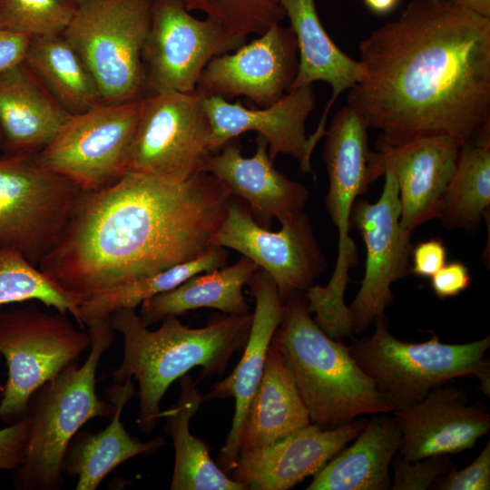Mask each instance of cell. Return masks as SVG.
Listing matches in <instances>:
<instances>
[{"instance_id":"cell-2","label":"cell","mask_w":490,"mask_h":490,"mask_svg":"<svg viewBox=\"0 0 490 490\" xmlns=\"http://www.w3.org/2000/svg\"><path fill=\"white\" fill-rule=\"evenodd\" d=\"M231 199L207 172L179 182L126 172L106 188L82 191L38 268L83 300L199 256Z\"/></svg>"},{"instance_id":"cell-39","label":"cell","mask_w":490,"mask_h":490,"mask_svg":"<svg viewBox=\"0 0 490 490\" xmlns=\"http://www.w3.org/2000/svg\"><path fill=\"white\" fill-rule=\"evenodd\" d=\"M446 248L439 238L419 242L412 247L409 272L420 278H431L446 263Z\"/></svg>"},{"instance_id":"cell-41","label":"cell","mask_w":490,"mask_h":490,"mask_svg":"<svg viewBox=\"0 0 490 490\" xmlns=\"http://www.w3.org/2000/svg\"><path fill=\"white\" fill-rule=\"evenodd\" d=\"M32 37L14 32L0 21V74L22 64Z\"/></svg>"},{"instance_id":"cell-25","label":"cell","mask_w":490,"mask_h":490,"mask_svg":"<svg viewBox=\"0 0 490 490\" xmlns=\"http://www.w3.org/2000/svg\"><path fill=\"white\" fill-rule=\"evenodd\" d=\"M280 5L290 23L299 50V70L291 90L322 81L328 83L332 95L328 102L317 129L321 138L326 132L328 114L339 96L361 81L364 69L342 52L323 27L315 0H280Z\"/></svg>"},{"instance_id":"cell-29","label":"cell","mask_w":490,"mask_h":490,"mask_svg":"<svg viewBox=\"0 0 490 490\" xmlns=\"http://www.w3.org/2000/svg\"><path fill=\"white\" fill-rule=\"evenodd\" d=\"M181 393L176 404L162 412L166 432L172 436L175 461L172 490H246L214 463L207 444L190 432V420L204 397L188 375L180 377Z\"/></svg>"},{"instance_id":"cell-43","label":"cell","mask_w":490,"mask_h":490,"mask_svg":"<svg viewBox=\"0 0 490 490\" xmlns=\"http://www.w3.org/2000/svg\"><path fill=\"white\" fill-rule=\"evenodd\" d=\"M365 5L377 15H386L394 11L399 0H363Z\"/></svg>"},{"instance_id":"cell-45","label":"cell","mask_w":490,"mask_h":490,"mask_svg":"<svg viewBox=\"0 0 490 490\" xmlns=\"http://www.w3.org/2000/svg\"><path fill=\"white\" fill-rule=\"evenodd\" d=\"M3 154V150H2V136H1V132H0V156Z\"/></svg>"},{"instance_id":"cell-23","label":"cell","mask_w":490,"mask_h":490,"mask_svg":"<svg viewBox=\"0 0 490 490\" xmlns=\"http://www.w3.org/2000/svg\"><path fill=\"white\" fill-rule=\"evenodd\" d=\"M73 113L22 64L0 74L3 154H37Z\"/></svg>"},{"instance_id":"cell-12","label":"cell","mask_w":490,"mask_h":490,"mask_svg":"<svg viewBox=\"0 0 490 490\" xmlns=\"http://www.w3.org/2000/svg\"><path fill=\"white\" fill-rule=\"evenodd\" d=\"M142 101L99 102L70 116L38 162L83 191L106 188L127 172V159Z\"/></svg>"},{"instance_id":"cell-31","label":"cell","mask_w":490,"mask_h":490,"mask_svg":"<svg viewBox=\"0 0 490 490\" xmlns=\"http://www.w3.org/2000/svg\"><path fill=\"white\" fill-rule=\"evenodd\" d=\"M228 256L226 248L210 246L193 260L84 299L79 305L81 326L109 321L112 314L122 309H135L145 299L169 291L197 274L225 266Z\"/></svg>"},{"instance_id":"cell-17","label":"cell","mask_w":490,"mask_h":490,"mask_svg":"<svg viewBox=\"0 0 490 490\" xmlns=\"http://www.w3.org/2000/svg\"><path fill=\"white\" fill-rule=\"evenodd\" d=\"M299 70V50L290 27L280 23L239 49L213 57L196 90L226 101L244 97L269 106L291 90Z\"/></svg>"},{"instance_id":"cell-21","label":"cell","mask_w":490,"mask_h":490,"mask_svg":"<svg viewBox=\"0 0 490 490\" xmlns=\"http://www.w3.org/2000/svg\"><path fill=\"white\" fill-rule=\"evenodd\" d=\"M237 138L209 155L203 172L214 176L232 197L246 201L254 220L270 229L302 211L309 196L307 187L288 178L273 164L266 139L258 134L256 151L250 157L241 153Z\"/></svg>"},{"instance_id":"cell-3","label":"cell","mask_w":490,"mask_h":490,"mask_svg":"<svg viewBox=\"0 0 490 490\" xmlns=\"http://www.w3.org/2000/svg\"><path fill=\"white\" fill-rule=\"evenodd\" d=\"M252 313L222 315L201 328L184 326L177 316H167L155 330L148 328L134 309L112 314L111 325L123 339V357L112 372L116 383L132 377L139 384L141 430L150 433L161 418V401L169 387L195 367L200 378L224 373L232 355L244 348Z\"/></svg>"},{"instance_id":"cell-36","label":"cell","mask_w":490,"mask_h":490,"mask_svg":"<svg viewBox=\"0 0 490 490\" xmlns=\"http://www.w3.org/2000/svg\"><path fill=\"white\" fill-rule=\"evenodd\" d=\"M392 490H426L456 466L449 455L432 456L409 461L400 456L392 460Z\"/></svg>"},{"instance_id":"cell-14","label":"cell","mask_w":490,"mask_h":490,"mask_svg":"<svg viewBox=\"0 0 490 490\" xmlns=\"http://www.w3.org/2000/svg\"><path fill=\"white\" fill-rule=\"evenodd\" d=\"M272 231L260 226L247 204L230 200L211 246L231 249L267 272L284 302L295 291H306L328 263L305 211H299Z\"/></svg>"},{"instance_id":"cell-1","label":"cell","mask_w":490,"mask_h":490,"mask_svg":"<svg viewBox=\"0 0 490 490\" xmlns=\"http://www.w3.org/2000/svg\"><path fill=\"white\" fill-rule=\"evenodd\" d=\"M349 106L377 142L427 136L490 144V17L448 0H412L359 44Z\"/></svg>"},{"instance_id":"cell-22","label":"cell","mask_w":490,"mask_h":490,"mask_svg":"<svg viewBox=\"0 0 490 490\" xmlns=\"http://www.w3.org/2000/svg\"><path fill=\"white\" fill-rule=\"evenodd\" d=\"M248 285L255 299V309L244 353L233 371L215 383L211 391L203 397L206 400L235 399L232 424L218 459V466L225 473L235 467L248 407L261 379L272 337L284 314V302L279 298L275 282L267 272L258 268Z\"/></svg>"},{"instance_id":"cell-16","label":"cell","mask_w":490,"mask_h":490,"mask_svg":"<svg viewBox=\"0 0 490 490\" xmlns=\"http://www.w3.org/2000/svg\"><path fill=\"white\" fill-rule=\"evenodd\" d=\"M369 151L368 181L394 174L400 200V224L410 236L428 220L439 219L443 199L459 159L461 145L446 136L419 137L399 143L377 142Z\"/></svg>"},{"instance_id":"cell-44","label":"cell","mask_w":490,"mask_h":490,"mask_svg":"<svg viewBox=\"0 0 490 490\" xmlns=\"http://www.w3.org/2000/svg\"><path fill=\"white\" fill-rule=\"evenodd\" d=\"M68 1L77 7L78 5H80L81 4H83V3H84V2H86L88 0H68Z\"/></svg>"},{"instance_id":"cell-38","label":"cell","mask_w":490,"mask_h":490,"mask_svg":"<svg viewBox=\"0 0 490 490\" xmlns=\"http://www.w3.org/2000/svg\"><path fill=\"white\" fill-rule=\"evenodd\" d=\"M29 424L21 420L0 429V472L15 470L24 461Z\"/></svg>"},{"instance_id":"cell-34","label":"cell","mask_w":490,"mask_h":490,"mask_svg":"<svg viewBox=\"0 0 490 490\" xmlns=\"http://www.w3.org/2000/svg\"><path fill=\"white\" fill-rule=\"evenodd\" d=\"M230 30L249 36L261 34L286 16L280 0H181Z\"/></svg>"},{"instance_id":"cell-26","label":"cell","mask_w":490,"mask_h":490,"mask_svg":"<svg viewBox=\"0 0 490 490\" xmlns=\"http://www.w3.org/2000/svg\"><path fill=\"white\" fill-rule=\"evenodd\" d=\"M385 414L367 421L354 443L313 475L306 489H390L389 467L400 446L401 429L394 416Z\"/></svg>"},{"instance_id":"cell-40","label":"cell","mask_w":490,"mask_h":490,"mask_svg":"<svg viewBox=\"0 0 490 490\" xmlns=\"http://www.w3.org/2000/svg\"><path fill=\"white\" fill-rule=\"evenodd\" d=\"M468 268L459 260L446 263L430 278V285L435 295L440 299L456 297L471 284Z\"/></svg>"},{"instance_id":"cell-4","label":"cell","mask_w":490,"mask_h":490,"mask_svg":"<svg viewBox=\"0 0 490 490\" xmlns=\"http://www.w3.org/2000/svg\"><path fill=\"white\" fill-rule=\"evenodd\" d=\"M271 344L294 377L310 423L332 429L362 415L393 411L348 347L329 338L311 318L305 291H295L284 301Z\"/></svg>"},{"instance_id":"cell-42","label":"cell","mask_w":490,"mask_h":490,"mask_svg":"<svg viewBox=\"0 0 490 490\" xmlns=\"http://www.w3.org/2000/svg\"><path fill=\"white\" fill-rule=\"evenodd\" d=\"M450 3L472 11L482 16L490 17V0H448Z\"/></svg>"},{"instance_id":"cell-27","label":"cell","mask_w":490,"mask_h":490,"mask_svg":"<svg viewBox=\"0 0 490 490\" xmlns=\"http://www.w3.org/2000/svg\"><path fill=\"white\" fill-rule=\"evenodd\" d=\"M310 424L294 377L270 343L263 374L248 407L240 452L271 445Z\"/></svg>"},{"instance_id":"cell-9","label":"cell","mask_w":490,"mask_h":490,"mask_svg":"<svg viewBox=\"0 0 490 490\" xmlns=\"http://www.w3.org/2000/svg\"><path fill=\"white\" fill-rule=\"evenodd\" d=\"M90 346L89 333L76 328L67 314L34 304L0 311V355L7 367L0 420L11 425L24 418L32 394L79 361Z\"/></svg>"},{"instance_id":"cell-32","label":"cell","mask_w":490,"mask_h":490,"mask_svg":"<svg viewBox=\"0 0 490 490\" xmlns=\"http://www.w3.org/2000/svg\"><path fill=\"white\" fill-rule=\"evenodd\" d=\"M490 205V144L461 145L439 220L448 229L476 230Z\"/></svg>"},{"instance_id":"cell-13","label":"cell","mask_w":490,"mask_h":490,"mask_svg":"<svg viewBox=\"0 0 490 490\" xmlns=\"http://www.w3.org/2000/svg\"><path fill=\"white\" fill-rule=\"evenodd\" d=\"M247 40L211 17L196 18L181 0H153L142 48L145 96L195 91L213 57L239 49Z\"/></svg>"},{"instance_id":"cell-11","label":"cell","mask_w":490,"mask_h":490,"mask_svg":"<svg viewBox=\"0 0 490 490\" xmlns=\"http://www.w3.org/2000/svg\"><path fill=\"white\" fill-rule=\"evenodd\" d=\"M211 125L204 96L162 92L142 98L127 159V172L183 181L203 172Z\"/></svg>"},{"instance_id":"cell-19","label":"cell","mask_w":490,"mask_h":490,"mask_svg":"<svg viewBox=\"0 0 490 490\" xmlns=\"http://www.w3.org/2000/svg\"><path fill=\"white\" fill-rule=\"evenodd\" d=\"M366 423L354 419L332 429L310 423L267 446L241 450L232 479L250 490H288L319 471Z\"/></svg>"},{"instance_id":"cell-15","label":"cell","mask_w":490,"mask_h":490,"mask_svg":"<svg viewBox=\"0 0 490 490\" xmlns=\"http://www.w3.org/2000/svg\"><path fill=\"white\" fill-rule=\"evenodd\" d=\"M379 199L370 202L357 199L351 227L360 233L366 246L364 277L358 292L348 307L353 333L367 331L375 319L394 302L391 286L409 273L412 236L400 224V200L397 180L387 172Z\"/></svg>"},{"instance_id":"cell-37","label":"cell","mask_w":490,"mask_h":490,"mask_svg":"<svg viewBox=\"0 0 490 490\" xmlns=\"http://www.w3.org/2000/svg\"><path fill=\"white\" fill-rule=\"evenodd\" d=\"M431 490H489L490 489V442L467 466L456 470V466L441 475Z\"/></svg>"},{"instance_id":"cell-8","label":"cell","mask_w":490,"mask_h":490,"mask_svg":"<svg viewBox=\"0 0 490 490\" xmlns=\"http://www.w3.org/2000/svg\"><path fill=\"white\" fill-rule=\"evenodd\" d=\"M153 0H88L76 7L62 36L92 74L101 102L145 96L142 48Z\"/></svg>"},{"instance_id":"cell-28","label":"cell","mask_w":490,"mask_h":490,"mask_svg":"<svg viewBox=\"0 0 490 490\" xmlns=\"http://www.w3.org/2000/svg\"><path fill=\"white\" fill-rule=\"evenodd\" d=\"M257 270L252 260L241 255L230 266L197 274L169 291L145 299L140 317L149 327L167 316L200 308L216 309L228 315L250 313L242 289Z\"/></svg>"},{"instance_id":"cell-5","label":"cell","mask_w":490,"mask_h":490,"mask_svg":"<svg viewBox=\"0 0 490 490\" xmlns=\"http://www.w3.org/2000/svg\"><path fill=\"white\" fill-rule=\"evenodd\" d=\"M114 332L110 320L90 327L91 351L84 363L69 364L30 397L24 414L29 424L26 454L13 476L15 489H62V462L73 437L87 421L113 416V405L98 397L95 383Z\"/></svg>"},{"instance_id":"cell-30","label":"cell","mask_w":490,"mask_h":490,"mask_svg":"<svg viewBox=\"0 0 490 490\" xmlns=\"http://www.w3.org/2000/svg\"><path fill=\"white\" fill-rule=\"evenodd\" d=\"M24 63L70 113H83L101 102L92 74L62 35L32 38Z\"/></svg>"},{"instance_id":"cell-24","label":"cell","mask_w":490,"mask_h":490,"mask_svg":"<svg viewBox=\"0 0 490 490\" xmlns=\"http://www.w3.org/2000/svg\"><path fill=\"white\" fill-rule=\"evenodd\" d=\"M136 395L132 378L111 386L106 397L113 405L114 412L109 425L98 433L88 430L76 433L69 443L62 462V473L77 476L75 490H95L105 476L123 462L166 445L162 437L142 442L126 431L122 413Z\"/></svg>"},{"instance_id":"cell-10","label":"cell","mask_w":490,"mask_h":490,"mask_svg":"<svg viewBox=\"0 0 490 490\" xmlns=\"http://www.w3.org/2000/svg\"><path fill=\"white\" fill-rule=\"evenodd\" d=\"M82 191L36 154H2L0 242L38 267L61 239Z\"/></svg>"},{"instance_id":"cell-6","label":"cell","mask_w":490,"mask_h":490,"mask_svg":"<svg viewBox=\"0 0 490 490\" xmlns=\"http://www.w3.org/2000/svg\"><path fill=\"white\" fill-rule=\"evenodd\" d=\"M368 127L348 105L333 117L325 132L322 159L328 175L325 200L328 216L337 228L338 249L332 276L326 286L313 285L306 291L308 309L315 313L317 325L330 338L352 333V321L344 294L349 271L358 260L357 247L349 236L351 212L368 181Z\"/></svg>"},{"instance_id":"cell-7","label":"cell","mask_w":490,"mask_h":490,"mask_svg":"<svg viewBox=\"0 0 490 490\" xmlns=\"http://www.w3.org/2000/svg\"><path fill=\"white\" fill-rule=\"evenodd\" d=\"M373 324V334L352 338L348 351L393 411L421 401L454 378L479 377L490 371L485 359L489 335L466 344L442 343L436 334L425 342L408 343L390 334L386 314Z\"/></svg>"},{"instance_id":"cell-18","label":"cell","mask_w":490,"mask_h":490,"mask_svg":"<svg viewBox=\"0 0 490 490\" xmlns=\"http://www.w3.org/2000/svg\"><path fill=\"white\" fill-rule=\"evenodd\" d=\"M211 135L210 150L218 152L226 142L254 131L262 135L269 155L275 161L279 154L293 157L302 173H311V155L316 144L306 133V122L316 106L314 85L290 90L274 103L259 109L234 103L220 97H205Z\"/></svg>"},{"instance_id":"cell-20","label":"cell","mask_w":490,"mask_h":490,"mask_svg":"<svg viewBox=\"0 0 490 490\" xmlns=\"http://www.w3.org/2000/svg\"><path fill=\"white\" fill-rule=\"evenodd\" d=\"M467 402L464 389L446 383L421 401L393 411L401 429L398 456L414 461L475 447L490 429V414Z\"/></svg>"},{"instance_id":"cell-35","label":"cell","mask_w":490,"mask_h":490,"mask_svg":"<svg viewBox=\"0 0 490 490\" xmlns=\"http://www.w3.org/2000/svg\"><path fill=\"white\" fill-rule=\"evenodd\" d=\"M76 6L68 0H0V21L32 38L62 35Z\"/></svg>"},{"instance_id":"cell-33","label":"cell","mask_w":490,"mask_h":490,"mask_svg":"<svg viewBox=\"0 0 490 490\" xmlns=\"http://www.w3.org/2000/svg\"><path fill=\"white\" fill-rule=\"evenodd\" d=\"M33 300L70 314L81 327L82 300L63 290L22 253L0 242V307Z\"/></svg>"}]
</instances>
